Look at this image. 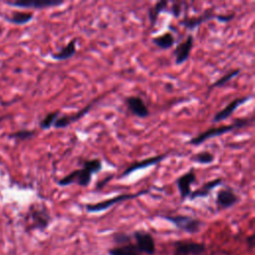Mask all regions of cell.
I'll return each mask as SVG.
<instances>
[{"label":"cell","instance_id":"obj_1","mask_svg":"<svg viewBox=\"0 0 255 255\" xmlns=\"http://www.w3.org/2000/svg\"><path fill=\"white\" fill-rule=\"evenodd\" d=\"M82 168H77L68 173L57 181L59 186L65 187L71 184H77L82 187L88 186L91 181L93 174L99 173L103 168V162L100 158L84 159L81 160Z\"/></svg>","mask_w":255,"mask_h":255},{"label":"cell","instance_id":"obj_2","mask_svg":"<svg viewBox=\"0 0 255 255\" xmlns=\"http://www.w3.org/2000/svg\"><path fill=\"white\" fill-rule=\"evenodd\" d=\"M253 122V118H242V119H236L232 124H228V125H224V126H220L217 128H210L202 132H200L199 134H197L196 136L190 138L187 143L191 144V145H199L201 143H203L205 140H208L210 138L219 136L221 134L227 133L229 131H232L234 129H239L242 128H245L249 125H251Z\"/></svg>","mask_w":255,"mask_h":255},{"label":"cell","instance_id":"obj_3","mask_svg":"<svg viewBox=\"0 0 255 255\" xmlns=\"http://www.w3.org/2000/svg\"><path fill=\"white\" fill-rule=\"evenodd\" d=\"M148 192H149V189H143V190H140L136 193H123V194L116 195L112 198L106 199L104 201H100V202H97V203L86 204L85 207H86V210L90 213L102 212V211H105V210L109 209L110 207L114 206L115 204H118V203H121V202H124V201H127V200L134 199V198L139 197L141 195H144Z\"/></svg>","mask_w":255,"mask_h":255},{"label":"cell","instance_id":"obj_4","mask_svg":"<svg viewBox=\"0 0 255 255\" xmlns=\"http://www.w3.org/2000/svg\"><path fill=\"white\" fill-rule=\"evenodd\" d=\"M160 217L172 223L177 229L189 234L199 232L201 226L203 225V222L201 220L189 215H160Z\"/></svg>","mask_w":255,"mask_h":255},{"label":"cell","instance_id":"obj_5","mask_svg":"<svg viewBox=\"0 0 255 255\" xmlns=\"http://www.w3.org/2000/svg\"><path fill=\"white\" fill-rule=\"evenodd\" d=\"M27 215L31 222L30 229L32 230L43 231L51 222V215L45 206H31Z\"/></svg>","mask_w":255,"mask_h":255},{"label":"cell","instance_id":"obj_6","mask_svg":"<svg viewBox=\"0 0 255 255\" xmlns=\"http://www.w3.org/2000/svg\"><path fill=\"white\" fill-rule=\"evenodd\" d=\"M135 240V246L138 252L152 255L155 252V242L152 235L144 230H136L132 233Z\"/></svg>","mask_w":255,"mask_h":255},{"label":"cell","instance_id":"obj_7","mask_svg":"<svg viewBox=\"0 0 255 255\" xmlns=\"http://www.w3.org/2000/svg\"><path fill=\"white\" fill-rule=\"evenodd\" d=\"M5 4L9 6L19 8H33V9H45L50 7H56L64 4L62 0H6Z\"/></svg>","mask_w":255,"mask_h":255},{"label":"cell","instance_id":"obj_8","mask_svg":"<svg viewBox=\"0 0 255 255\" xmlns=\"http://www.w3.org/2000/svg\"><path fill=\"white\" fill-rule=\"evenodd\" d=\"M240 200V197L236 194L234 189L228 185L220 188L216 193V205L220 209H228L237 204Z\"/></svg>","mask_w":255,"mask_h":255},{"label":"cell","instance_id":"obj_9","mask_svg":"<svg viewBox=\"0 0 255 255\" xmlns=\"http://www.w3.org/2000/svg\"><path fill=\"white\" fill-rule=\"evenodd\" d=\"M196 182V174L194 168H190L188 171L184 172L180 176H178L175 180V184L178 188L179 195L182 201H184L187 197H189L191 193V185Z\"/></svg>","mask_w":255,"mask_h":255},{"label":"cell","instance_id":"obj_10","mask_svg":"<svg viewBox=\"0 0 255 255\" xmlns=\"http://www.w3.org/2000/svg\"><path fill=\"white\" fill-rule=\"evenodd\" d=\"M98 100H95L91 103H89L87 106H85L83 109H81L80 111H78L77 113L75 114H72V115H63V116H60L55 124H54V128H66L67 127H69L70 125L78 122L79 120H81L82 118H84L86 115L89 114V112L92 110V108L94 107L95 103L97 102Z\"/></svg>","mask_w":255,"mask_h":255},{"label":"cell","instance_id":"obj_11","mask_svg":"<svg viewBox=\"0 0 255 255\" xmlns=\"http://www.w3.org/2000/svg\"><path fill=\"white\" fill-rule=\"evenodd\" d=\"M166 156H167V153H162V154H158V155H154V156H150V157L141 159L139 161H134L125 168V170L121 173L119 178H125L136 170L143 169V168L149 167L151 165H155L158 162L165 159Z\"/></svg>","mask_w":255,"mask_h":255},{"label":"cell","instance_id":"obj_12","mask_svg":"<svg viewBox=\"0 0 255 255\" xmlns=\"http://www.w3.org/2000/svg\"><path fill=\"white\" fill-rule=\"evenodd\" d=\"M173 255H201L206 251L204 243L194 241H176Z\"/></svg>","mask_w":255,"mask_h":255},{"label":"cell","instance_id":"obj_13","mask_svg":"<svg viewBox=\"0 0 255 255\" xmlns=\"http://www.w3.org/2000/svg\"><path fill=\"white\" fill-rule=\"evenodd\" d=\"M251 99H252L251 95L250 96H243V97H239V98L234 99L225 108H223L222 110H220L219 112H217L213 116L212 123L217 124V123H220V122L228 119L236 111V109H238L240 106H242L243 104H245L246 102H248Z\"/></svg>","mask_w":255,"mask_h":255},{"label":"cell","instance_id":"obj_14","mask_svg":"<svg viewBox=\"0 0 255 255\" xmlns=\"http://www.w3.org/2000/svg\"><path fill=\"white\" fill-rule=\"evenodd\" d=\"M194 44V38L192 34H189L184 41L180 42L176 45L173 55H174V63L176 65H181L187 61L190 56V52L192 50Z\"/></svg>","mask_w":255,"mask_h":255},{"label":"cell","instance_id":"obj_15","mask_svg":"<svg viewBox=\"0 0 255 255\" xmlns=\"http://www.w3.org/2000/svg\"><path fill=\"white\" fill-rule=\"evenodd\" d=\"M125 104L131 114L139 119H145L150 115L149 109L140 97L129 96L125 99Z\"/></svg>","mask_w":255,"mask_h":255},{"label":"cell","instance_id":"obj_16","mask_svg":"<svg viewBox=\"0 0 255 255\" xmlns=\"http://www.w3.org/2000/svg\"><path fill=\"white\" fill-rule=\"evenodd\" d=\"M217 18V14L213 13L211 9L209 10H205L203 13L199 14L198 16L195 17H187L185 16L182 20L179 21V24L181 26H183L184 28H186L187 30H194L196 27L200 26L202 23L210 21L212 19H216Z\"/></svg>","mask_w":255,"mask_h":255},{"label":"cell","instance_id":"obj_17","mask_svg":"<svg viewBox=\"0 0 255 255\" xmlns=\"http://www.w3.org/2000/svg\"><path fill=\"white\" fill-rule=\"evenodd\" d=\"M223 183V180L222 178L218 177V178H214V179H211L205 183H203L199 188H196L195 190L191 191L190 195H189V199L190 200H194L196 198H204V197H207L211 190H213L214 188H216L217 186L221 185Z\"/></svg>","mask_w":255,"mask_h":255},{"label":"cell","instance_id":"obj_18","mask_svg":"<svg viewBox=\"0 0 255 255\" xmlns=\"http://www.w3.org/2000/svg\"><path fill=\"white\" fill-rule=\"evenodd\" d=\"M77 52V39H72L70 42L61 48L58 52L52 53L51 58L56 61H65L72 58Z\"/></svg>","mask_w":255,"mask_h":255},{"label":"cell","instance_id":"obj_19","mask_svg":"<svg viewBox=\"0 0 255 255\" xmlns=\"http://www.w3.org/2000/svg\"><path fill=\"white\" fill-rule=\"evenodd\" d=\"M168 1L166 0H161V1H157L153 6L149 7L147 10V16H148V20L150 23V26L153 27L158 19V16L161 12L165 11V8L167 7Z\"/></svg>","mask_w":255,"mask_h":255},{"label":"cell","instance_id":"obj_20","mask_svg":"<svg viewBox=\"0 0 255 255\" xmlns=\"http://www.w3.org/2000/svg\"><path fill=\"white\" fill-rule=\"evenodd\" d=\"M151 42L158 48L162 49V50H167L169 48H171L174 43H175V38L173 36L172 33L170 32H165L159 36L153 37L151 39Z\"/></svg>","mask_w":255,"mask_h":255},{"label":"cell","instance_id":"obj_21","mask_svg":"<svg viewBox=\"0 0 255 255\" xmlns=\"http://www.w3.org/2000/svg\"><path fill=\"white\" fill-rule=\"evenodd\" d=\"M109 255H139V252L134 244L128 243L123 246L111 248L109 250Z\"/></svg>","mask_w":255,"mask_h":255},{"label":"cell","instance_id":"obj_22","mask_svg":"<svg viewBox=\"0 0 255 255\" xmlns=\"http://www.w3.org/2000/svg\"><path fill=\"white\" fill-rule=\"evenodd\" d=\"M240 72H241L240 69H234V70L229 71L228 73H226L225 75H223L222 77H220L218 80H216L214 83H212V84L209 86V88H208V93H209L211 90L215 89V88H220V87L226 85V84L229 83L233 78H235L236 76H238V75L240 74Z\"/></svg>","mask_w":255,"mask_h":255},{"label":"cell","instance_id":"obj_23","mask_svg":"<svg viewBox=\"0 0 255 255\" xmlns=\"http://www.w3.org/2000/svg\"><path fill=\"white\" fill-rule=\"evenodd\" d=\"M33 17L34 15L32 12H14L10 17L7 18V20L16 25H24L32 21Z\"/></svg>","mask_w":255,"mask_h":255},{"label":"cell","instance_id":"obj_24","mask_svg":"<svg viewBox=\"0 0 255 255\" xmlns=\"http://www.w3.org/2000/svg\"><path fill=\"white\" fill-rule=\"evenodd\" d=\"M214 154L208 150H202L190 157L192 161L197 162L199 164H210L214 161Z\"/></svg>","mask_w":255,"mask_h":255},{"label":"cell","instance_id":"obj_25","mask_svg":"<svg viewBox=\"0 0 255 255\" xmlns=\"http://www.w3.org/2000/svg\"><path fill=\"white\" fill-rule=\"evenodd\" d=\"M61 116L60 111H54L51 112L49 114H47L39 123V126L42 129H49L51 128V127L54 126L56 120Z\"/></svg>","mask_w":255,"mask_h":255},{"label":"cell","instance_id":"obj_26","mask_svg":"<svg viewBox=\"0 0 255 255\" xmlns=\"http://www.w3.org/2000/svg\"><path fill=\"white\" fill-rule=\"evenodd\" d=\"M35 136V130L32 129H19L15 132H12L9 134V138H13L16 140H27Z\"/></svg>","mask_w":255,"mask_h":255},{"label":"cell","instance_id":"obj_27","mask_svg":"<svg viewBox=\"0 0 255 255\" xmlns=\"http://www.w3.org/2000/svg\"><path fill=\"white\" fill-rule=\"evenodd\" d=\"M130 239H131L130 235H128L125 232H117L113 235L114 242H116L118 244H124V245L128 244V243H130Z\"/></svg>","mask_w":255,"mask_h":255},{"label":"cell","instance_id":"obj_28","mask_svg":"<svg viewBox=\"0 0 255 255\" xmlns=\"http://www.w3.org/2000/svg\"><path fill=\"white\" fill-rule=\"evenodd\" d=\"M182 2H172V5L170 7V13L173 15V17L178 18L182 12Z\"/></svg>","mask_w":255,"mask_h":255},{"label":"cell","instance_id":"obj_29","mask_svg":"<svg viewBox=\"0 0 255 255\" xmlns=\"http://www.w3.org/2000/svg\"><path fill=\"white\" fill-rule=\"evenodd\" d=\"M113 177H114V175L113 174H110V175H108V176H106V177H104L103 179H101V180H99L97 183H96V186H95V190H97V191H99V190H101V189H103L109 182H110V180L111 179H113Z\"/></svg>","mask_w":255,"mask_h":255},{"label":"cell","instance_id":"obj_30","mask_svg":"<svg viewBox=\"0 0 255 255\" xmlns=\"http://www.w3.org/2000/svg\"><path fill=\"white\" fill-rule=\"evenodd\" d=\"M235 14H217V18L216 20L221 22V23H227L229 21H231L234 18Z\"/></svg>","mask_w":255,"mask_h":255},{"label":"cell","instance_id":"obj_31","mask_svg":"<svg viewBox=\"0 0 255 255\" xmlns=\"http://www.w3.org/2000/svg\"><path fill=\"white\" fill-rule=\"evenodd\" d=\"M246 242H247V245L250 247V248H253V246H254V235L252 234V235H250L249 237H247V239H246Z\"/></svg>","mask_w":255,"mask_h":255}]
</instances>
